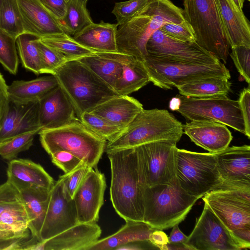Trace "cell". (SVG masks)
Masks as SVG:
<instances>
[{
  "label": "cell",
  "mask_w": 250,
  "mask_h": 250,
  "mask_svg": "<svg viewBox=\"0 0 250 250\" xmlns=\"http://www.w3.org/2000/svg\"><path fill=\"white\" fill-rule=\"evenodd\" d=\"M81 122L95 134L108 142L116 139L124 130L91 112L83 113Z\"/></svg>",
  "instance_id": "74e56055"
},
{
  "label": "cell",
  "mask_w": 250,
  "mask_h": 250,
  "mask_svg": "<svg viewBox=\"0 0 250 250\" xmlns=\"http://www.w3.org/2000/svg\"><path fill=\"white\" fill-rule=\"evenodd\" d=\"M143 248H141L138 244H135L134 243H131L123 245L117 250H142Z\"/></svg>",
  "instance_id": "db71d44e"
},
{
  "label": "cell",
  "mask_w": 250,
  "mask_h": 250,
  "mask_svg": "<svg viewBox=\"0 0 250 250\" xmlns=\"http://www.w3.org/2000/svg\"><path fill=\"white\" fill-rule=\"evenodd\" d=\"M1 1H2V0H0V4H1Z\"/></svg>",
  "instance_id": "9f6ffc18"
},
{
  "label": "cell",
  "mask_w": 250,
  "mask_h": 250,
  "mask_svg": "<svg viewBox=\"0 0 250 250\" xmlns=\"http://www.w3.org/2000/svg\"><path fill=\"white\" fill-rule=\"evenodd\" d=\"M105 188L104 175L97 169L91 168L73 197L78 223H97L104 204Z\"/></svg>",
  "instance_id": "e0dca14e"
},
{
  "label": "cell",
  "mask_w": 250,
  "mask_h": 250,
  "mask_svg": "<svg viewBox=\"0 0 250 250\" xmlns=\"http://www.w3.org/2000/svg\"><path fill=\"white\" fill-rule=\"evenodd\" d=\"M0 28L16 38L24 33L17 0H2L0 5Z\"/></svg>",
  "instance_id": "8d00e7d4"
},
{
  "label": "cell",
  "mask_w": 250,
  "mask_h": 250,
  "mask_svg": "<svg viewBox=\"0 0 250 250\" xmlns=\"http://www.w3.org/2000/svg\"><path fill=\"white\" fill-rule=\"evenodd\" d=\"M7 180L31 185L50 190L55 184L51 176L40 165L31 160L14 159L9 161Z\"/></svg>",
  "instance_id": "f546056e"
},
{
  "label": "cell",
  "mask_w": 250,
  "mask_h": 250,
  "mask_svg": "<svg viewBox=\"0 0 250 250\" xmlns=\"http://www.w3.org/2000/svg\"><path fill=\"white\" fill-rule=\"evenodd\" d=\"M222 181L219 188L250 189V146H232L214 153Z\"/></svg>",
  "instance_id": "9a60e30c"
},
{
  "label": "cell",
  "mask_w": 250,
  "mask_h": 250,
  "mask_svg": "<svg viewBox=\"0 0 250 250\" xmlns=\"http://www.w3.org/2000/svg\"><path fill=\"white\" fill-rule=\"evenodd\" d=\"M106 152L111 168L110 198L115 210L125 221H143L144 199L134 147Z\"/></svg>",
  "instance_id": "7a4b0ae2"
},
{
  "label": "cell",
  "mask_w": 250,
  "mask_h": 250,
  "mask_svg": "<svg viewBox=\"0 0 250 250\" xmlns=\"http://www.w3.org/2000/svg\"><path fill=\"white\" fill-rule=\"evenodd\" d=\"M39 104L42 129L58 128L78 119L73 106L59 85L43 96Z\"/></svg>",
  "instance_id": "d6986e66"
},
{
  "label": "cell",
  "mask_w": 250,
  "mask_h": 250,
  "mask_svg": "<svg viewBox=\"0 0 250 250\" xmlns=\"http://www.w3.org/2000/svg\"><path fill=\"white\" fill-rule=\"evenodd\" d=\"M10 182L18 191L27 217L28 228L32 236L39 242L41 229L49 202L50 190L21 182Z\"/></svg>",
  "instance_id": "7402d4cb"
},
{
  "label": "cell",
  "mask_w": 250,
  "mask_h": 250,
  "mask_svg": "<svg viewBox=\"0 0 250 250\" xmlns=\"http://www.w3.org/2000/svg\"><path fill=\"white\" fill-rule=\"evenodd\" d=\"M39 131H34L16 136L0 144V156L4 159L11 161L18 155L28 150L33 144L35 135Z\"/></svg>",
  "instance_id": "ab89813d"
},
{
  "label": "cell",
  "mask_w": 250,
  "mask_h": 250,
  "mask_svg": "<svg viewBox=\"0 0 250 250\" xmlns=\"http://www.w3.org/2000/svg\"><path fill=\"white\" fill-rule=\"evenodd\" d=\"M176 176L181 188L199 199L222 183L215 155L209 152L177 148Z\"/></svg>",
  "instance_id": "8fae6325"
},
{
  "label": "cell",
  "mask_w": 250,
  "mask_h": 250,
  "mask_svg": "<svg viewBox=\"0 0 250 250\" xmlns=\"http://www.w3.org/2000/svg\"><path fill=\"white\" fill-rule=\"evenodd\" d=\"M176 144L160 141L134 147L141 187L167 184L176 178Z\"/></svg>",
  "instance_id": "7c38bea8"
},
{
  "label": "cell",
  "mask_w": 250,
  "mask_h": 250,
  "mask_svg": "<svg viewBox=\"0 0 250 250\" xmlns=\"http://www.w3.org/2000/svg\"><path fill=\"white\" fill-rule=\"evenodd\" d=\"M7 86L3 76L0 73V129L7 114L10 102Z\"/></svg>",
  "instance_id": "681fc988"
},
{
  "label": "cell",
  "mask_w": 250,
  "mask_h": 250,
  "mask_svg": "<svg viewBox=\"0 0 250 250\" xmlns=\"http://www.w3.org/2000/svg\"><path fill=\"white\" fill-rule=\"evenodd\" d=\"M36 43L41 57V74L54 75L57 70L67 61L55 51L42 42L39 38Z\"/></svg>",
  "instance_id": "60d3db41"
},
{
  "label": "cell",
  "mask_w": 250,
  "mask_h": 250,
  "mask_svg": "<svg viewBox=\"0 0 250 250\" xmlns=\"http://www.w3.org/2000/svg\"><path fill=\"white\" fill-rule=\"evenodd\" d=\"M184 244L190 250H241L230 231L206 204Z\"/></svg>",
  "instance_id": "4fadbf2b"
},
{
  "label": "cell",
  "mask_w": 250,
  "mask_h": 250,
  "mask_svg": "<svg viewBox=\"0 0 250 250\" xmlns=\"http://www.w3.org/2000/svg\"><path fill=\"white\" fill-rule=\"evenodd\" d=\"M166 35L183 42H196L194 32L186 20L181 23H167L160 29Z\"/></svg>",
  "instance_id": "ee69618b"
},
{
  "label": "cell",
  "mask_w": 250,
  "mask_h": 250,
  "mask_svg": "<svg viewBox=\"0 0 250 250\" xmlns=\"http://www.w3.org/2000/svg\"><path fill=\"white\" fill-rule=\"evenodd\" d=\"M187 239L188 236L181 231L178 225H176L172 227V231L168 237V243L170 244H184Z\"/></svg>",
  "instance_id": "f5cc1de1"
},
{
  "label": "cell",
  "mask_w": 250,
  "mask_h": 250,
  "mask_svg": "<svg viewBox=\"0 0 250 250\" xmlns=\"http://www.w3.org/2000/svg\"><path fill=\"white\" fill-rule=\"evenodd\" d=\"M239 102L240 109L243 118L245 134L250 139V90L249 87L244 88L239 95Z\"/></svg>",
  "instance_id": "7dc6e473"
},
{
  "label": "cell",
  "mask_w": 250,
  "mask_h": 250,
  "mask_svg": "<svg viewBox=\"0 0 250 250\" xmlns=\"http://www.w3.org/2000/svg\"><path fill=\"white\" fill-rule=\"evenodd\" d=\"M20 200L17 188L8 180L0 185V204Z\"/></svg>",
  "instance_id": "f907efd6"
},
{
  "label": "cell",
  "mask_w": 250,
  "mask_h": 250,
  "mask_svg": "<svg viewBox=\"0 0 250 250\" xmlns=\"http://www.w3.org/2000/svg\"><path fill=\"white\" fill-rule=\"evenodd\" d=\"M143 109L142 104L134 98L118 95L98 105L90 112L125 129Z\"/></svg>",
  "instance_id": "cb8c5ba5"
},
{
  "label": "cell",
  "mask_w": 250,
  "mask_h": 250,
  "mask_svg": "<svg viewBox=\"0 0 250 250\" xmlns=\"http://www.w3.org/2000/svg\"><path fill=\"white\" fill-rule=\"evenodd\" d=\"M112 54L123 66L121 76L114 88L118 95H128L150 82L148 74L143 61L118 52H112Z\"/></svg>",
  "instance_id": "484cf974"
},
{
  "label": "cell",
  "mask_w": 250,
  "mask_h": 250,
  "mask_svg": "<svg viewBox=\"0 0 250 250\" xmlns=\"http://www.w3.org/2000/svg\"><path fill=\"white\" fill-rule=\"evenodd\" d=\"M144 199L143 221L163 230L178 225L199 199L188 193L176 178L170 183L141 187Z\"/></svg>",
  "instance_id": "277c9868"
},
{
  "label": "cell",
  "mask_w": 250,
  "mask_h": 250,
  "mask_svg": "<svg viewBox=\"0 0 250 250\" xmlns=\"http://www.w3.org/2000/svg\"><path fill=\"white\" fill-rule=\"evenodd\" d=\"M78 223L74 201L65 194L59 177L50 192L49 202L40 233V242L44 241Z\"/></svg>",
  "instance_id": "2e32d148"
},
{
  "label": "cell",
  "mask_w": 250,
  "mask_h": 250,
  "mask_svg": "<svg viewBox=\"0 0 250 250\" xmlns=\"http://www.w3.org/2000/svg\"><path fill=\"white\" fill-rule=\"evenodd\" d=\"M49 155L52 162L64 173L71 172L83 162L73 154L64 150H57Z\"/></svg>",
  "instance_id": "bcb514c9"
},
{
  "label": "cell",
  "mask_w": 250,
  "mask_h": 250,
  "mask_svg": "<svg viewBox=\"0 0 250 250\" xmlns=\"http://www.w3.org/2000/svg\"><path fill=\"white\" fill-rule=\"evenodd\" d=\"M0 225L18 232L30 231L27 217L20 199L0 204Z\"/></svg>",
  "instance_id": "d590c367"
},
{
  "label": "cell",
  "mask_w": 250,
  "mask_h": 250,
  "mask_svg": "<svg viewBox=\"0 0 250 250\" xmlns=\"http://www.w3.org/2000/svg\"><path fill=\"white\" fill-rule=\"evenodd\" d=\"M68 0H39L42 5L58 20L64 15Z\"/></svg>",
  "instance_id": "c3c4849f"
},
{
  "label": "cell",
  "mask_w": 250,
  "mask_h": 250,
  "mask_svg": "<svg viewBox=\"0 0 250 250\" xmlns=\"http://www.w3.org/2000/svg\"><path fill=\"white\" fill-rule=\"evenodd\" d=\"M39 101L16 104L10 101L0 129V144L16 136L42 129L39 117Z\"/></svg>",
  "instance_id": "44dd1931"
},
{
  "label": "cell",
  "mask_w": 250,
  "mask_h": 250,
  "mask_svg": "<svg viewBox=\"0 0 250 250\" xmlns=\"http://www.w3.org/2000/svg\"><path fill=\"white\" fill-rule=\"evenodd\" d=\"M118 25L104 22L92 23L73 38L82 45L95 52H118L116 33Z\"/></svg>",
  "instance_id": "4316f807"
},
{
  "label": "cell",
  "mask_w": 250,
  "mask_h": 250,
  "mask_svg": "<svg viewBox=\"0 0 250 250\" xmlns=\"http://www.w3.org/2000/svg\"><path fill=\"white\" fill-rule=\"evenodd\" d=\"M237 8L241 11H243L244 3L245 0H232ZM250 1V0H248Z\"/></svg>",
  "instance_id": "11a10c76"
},
{
  "label": "cell",
  "mask_w": 250,
  "mask_h": 250,
  "mask_svg": "<svg viewBox=\"0 0 250 250\" xmlns=\"http://www.w3.org/2000/svg\"><path fill=\"white\" fill-rule=\"evenodd\" d=\"M43 44L51 48L69 61L77 60L96 52L77 42L65 33L52 34L39 38Z\"/></svg>",
  "instance_id": "d6a6232c"
},
{
  "label": "cell",
  "mask_w": 250,
  "mask_h": 250,
  "mask_svg": "<svg viewBox=\"0 0 250 250\" xmlns=\"http://www.w3.org/2000/svg\"><path fill=\"white\" fill-rule=\"evenodd\" d=\"M170 102L188 121L206 120L222 123L245 134V125L238 100L226 95L193 98L177 95Z\"/></svg>",
  "instance_id": "30bf717a"
},
{
  "label": "cell",
  "mask_w": 250,
  "mask_h": 250,
  "mask_svg": "<svg viewBox=\"0 0 250 250\" xmlns=\"http://www.w3.org/2000/svg\"><path fill=\"white\" fill-rule=\"evenodd\" d=\"M39 37L23 33L16 38V45L22 66L36 75L41 74L42 64L36 41Z\"/></svg>",
  "instance_id": "e575fe53"
},
{
  "label": "cell",
  "mask_w": 250,
  "mask_h": 250,
  "mask_svg": "<svg viewBox=\"0 0 250 250\" xmlns=\"http://www.w3.org/2000/svg\"><path fill=\"white\" fill-rule=\"evenodd\" d=\"M147 54L194 64H217L221 61L196 42H183L164 34L160 29L150 37L146 45Z\"/></svg>",
  "instance_id": "5bb4252c"
},
{
  "label": "cell",
  "mask_w": 250,
  "mask_h": 250,
  "mask_svg": "<svg viewBox=\"0 0 250 250\" xmlns=\"http://www.w3.org/2000/svg\"><path fill=\"white\" fill-rule=\"evenodd\" d=\"M86 1H87V0H86Z\"/></svg>",
  "instance_id": "6f0895ef"
},
{
  "label": "cell",
  "mask_w": 250,
  "mask_h": 250,
  "mask_svg": "<svg viewBox=\"0 0 250 250\" xmlns=\"http://www.w3.org/2000/svg\"><path fill=\"white\" fill-rule=\"evenodd\" d=\"M101 233L96 223H78L47 240L37 243L30 250H89Z\"/></svg>",
  "instance_id": "ac0fdd59"
},
{
  "label": "cell",
  "mask_w": 250,
  "mask_h": 250,
  "mask_svg": "<svg viewBox=\"0 0 250 250\" xmlns=\"http://www.w3.org/2000/svg\"><path fill=\"white\" fill-rule=\"evenodd\" d=\"M202 197L241 250L250 249V189L217 188Z\"/></svg>",
  "instance_id": "ba28073f"
},
{
  "label": "cell",
  "mask_w": 250,
  "mask_h": 250,
  "mask_svg": "<svg viewBox=\"0 0 250 250\" xmlns=\"http://www.w3.org/2000/svg\"><path fill=\"white\" fill-rule=\"evenodd\" d=\"M91 168L83 162L71 172L60 176L64 192L68 198L73 199L76 190Z\"/></svg>",
  "instance_id": "b9f144b4"
},
{
  "label": "cell",
  "mask_w": 250,
  "mask_h": 250,
  "mask_svg": "<svg viewBox=\"0 0 250 250\" xmlns=\"http://www.w3.org/2000/svg\"><path fill=\"white\" fill-rule=\"evenodd\" d=\"M183 5L185 20L194 32L196 42L226 63L230 46L218 0H183Z\"/></svg>",
  "instance_id": "52a82bcc"
},
{
  "label": "cell",
  "mask_w": 250,
  "mask_h": 250,
  "mask_svg": "<svg viewBox=\"0 0 250 250\" xmlns=\"http://www.w3.org/2000/svg\"><path fill=\"white\" fill-rule=\"evenodd\" d=\"M148 241L157 249L161 248L168 243V237L167 234L160 229H154L149 235Z\"/></svg>",
  "instance_id": "816d5d0a"
},
{
  "label": "cell",
  "mask_w": 250,
  "mask_h": 250,
  "mask_svg": "<svg viewBox=\"0 0 250 250\" xmlns=\"http://www.w3.org/2000/svg\"><path fill=\"white\" fill-rule=\"evenodd\" d=\"M229 54L241 76L249 84L250 82V48L236 46L231 48Z\"/></svg>",
  "instance_id": "f6af8a7d"
},
{
  "label": "cell",
  "mask_w": 250,
  "mask_h": 250,
  "mask_svg": "<svg viewBox=\"0 0 250 250\" xmlns=\"http://www.w3.org/2000/svg\"><path fill=\"white\" fill-rule=\"evenodd\" d=\"M218 1L230 48L236 46L250 48V22L243 11L237 8L232 0Z\"/></svg>",
  "instance_id": "d4e9b609"
},
{
  "label": "cell",
  "mask_w": 250,
  "mask_h": 250,
  "mask_svg": "<svg viewBox=\"0 0 250 250\" xmlns=\"http://www.w3.org/2000/svg\"><path fill=\"white\" fill-rule=\"evenodd\" d=\"M21 15L24 33L39 38L64 33L58 20L39 0H17Z\"/></svg>",
  "instance_id": "603a6c76"
},
{
  "label": "cell",
  "mask_w": 250,
  "mask_h": 250,
  "mask_svg": "<svg viewBox=\"0 0 250 250\" xmlns=\"http://www.w3.org/2000/svg\"><path fill=\"white\" fill-rule=\"evenodd\" d=\"M81 121L82 114L118 94L78 60L65 62L53 75Z\"/></svg>",
  "instance_id": "3957f363"
},
{
  "label": "cell",
  "mask_w": 250,
  "mask_h": 250,
  "mask_svg": "<svg viewBox=\"0 0 250 250\" xmlns=\"http://www.w3.org/2000/svg\"><path fill=\"white\" fill-rule=\"evenodd\" d=\"M154 229L143 221L127 220L116 232L99 239L89 250H117L128 243L148 241Z\"/></svg>",
  "instance_id": "f1b7e54d"
},
{
  "label": "cell",
  "mask_w": 250,
  "mask_h": 250,
  "mask_svg": "<svg viewBox=\"0 0 250 250\" xmlns=\"http://www.w3.org/2000/svg\"><path fill=\"white\" fill-rule=\"evenodd\" d=\"M185 21L183 9L170 0H149L139 13L118 26V52L143 61L147 54L146 43L156 31L167 23H181Z\"/></svg>",
  "instance_id": "6da1fadb"
},
{
  "label": "cell",
  "mask_w": 250,
  "mask_h": 250,
  "mask_svg": "<svg viewBox=\"0 0 250 250\" xmlns=\"http://www.w3.org/2000/svg\"><path fill=\"white\" fill-rule=\"evenodd\" d=\"M183 131L195 145L212 153L228 147L232 139L225 125L211 121H191L183 125Z\"/></svg>",
  "instance_id": "ffe728a7"
},
{
  "label": "cell",
  "mask_w": 250,
  "mask_h": 250,
  "mask_svg": "<svg viewBox=\"0 0 250 250\" xmlns=\"http://www.w3.org/2000/svg\"><path fill=\"white\" fill-rule=\"evenodd\" d=\"M58 85V82L53 75L30 81H15L7 86L8 96L11 102L16 104H26L39 101L43 96Z\"/></svg>",
  "instance_id": "83f0119b"
},
{
  "label": "cell",
  "mask_w": 250,
  "mask_h": 250,
  "mask_svg": "<svg viewBox=\"0 0 250 250\" xmlns=\"http://www.w3.org/2000/svg\"><path fill=\"white\" fill-rule=\"evenodd\" d=\"M0 63L10 74L18 72L19 59L16 38L0 28Z\"/></svg>",
  "instance_id": "f35d334b"
},
{
  "label": "cell",
  "mask_w": 250,
  "mask_h": 250,
  "mask_svg": "<svg viewBox=\"0 0 250 250\" xmlns=\"http://www.w3.org/2000/svg\"><path fill=\"white\" fill-rule=\"evenodd\" d=\"M183 133L182 124L167 110L143 109L116 139L108 142L105 150L134 147L160 141L177 143Z\"/></svg>",
  "instance_id": "5b68a950"
},
{
  "label": "cell",
  "mask_w": 250,
  "mask_h": 250,
  "mask_svg": "<svg viewBox=\"0 0 250 250\" xmlns=\"http://www.w3.org/2000/svg\"><path fill=\"white\" fill-rule=\"evenodd\" d=\"M229 79L209 77L194 81L177 87L180 95L193 98H207L226 95L230 90Z\"/></svg>",
  "instance_id": "1f68e13d"
},
{
  "label": "cell",
  "mask_w": 250,
  "mask_h": 250,
  "mask_svg": "<svg viewBox=\"0 0 250 250\" xmlns=\"http://www.w3.org/2000/svg\"><path fill=\"white\" fill-rule=\"evenodd\" d=\"M86 0H68L64 16L58 20L64 32L73 37L93 23L86 8Z\"/></svg>",
  "instance_id": "836d02e7"
},
{
  "label": "cell",
  "mask_w": 250,
  "mask_h": 250,
  "mask_svg": "<svg viewBox=\"0 0 250 250\" xmlns=\"http://www.w3.org/2000/svg\"><path fill=\"white\" fill-rule=\"evenodd\" d=\"M149 0H129L116 2L112 13L115 16L118 25L134 17L146 5Z\"/></svg>",
  "instance_id": "7bdbcfd3"
},
{
  "label": "cell",
  "mask_w": 250,
  "mask_h": 250,
  "mask_svg": "<svg viewBox=\"0 0 250 250\" xmlns=\"http://www.w3.org/2000/svg\"><path fill=\"white\" fill-rule=\"evenodd\" d=\"M77 60L85 65L114 90L122 74L123 66L113 56L112 52H97Z\"/></svg>",
  "instance_id": "4dcf8cb0"
},
{
  "label": "cell",
  "mask_w": 250,
  "mask_h": 250,
  "mask_svg": "<svg viewBox=\"0 0 250 250\" xmlns=\"http://www.w3.org/2000/svg\"><path fill=\"white\" fill-rule=\"evenodd\" d=\"M38 134L42 146L49 155L57 150L66 151L94 168L105 149L106 141L78 119L58 128L42 129Z\"/></svg>",
  "instance_id": "8992f818"
},
{
  "label": "cell",
  "mask_w": 250,
  "mask_h": 250,
  "mask_svg": "<svg viewBox=\"0 0 250 250\" xmlns=\"http://www.w3.org/2000/svg\"><path fill=\"white\" fill-rule=\"evenodd\" d=\"M143 63L150 82L164 89L185 84L209 77L230 79V72L221 62L217 64H199L178 61L149 54L144 58Z\"/></svg>",
  "instance_id": "9c48e42d"
}]
</instances>
